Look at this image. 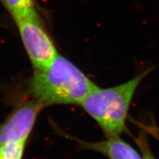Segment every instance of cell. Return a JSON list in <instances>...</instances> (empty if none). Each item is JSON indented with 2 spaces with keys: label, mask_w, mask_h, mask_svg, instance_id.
Wrapping results in <instances>:
<instances>
[{
  "label": "cell",
  "mask_w": 159,
  "mask_h": 159,
  "mask_svg": "<svg viewBox=\"0 0 159 159\" xmlns=\"http://www.w3.org/2000/svg\"><path fill=\"white\" fill-rule=\"evenodd\" d=\"M153 67L140 73L128 82L97 88L85 97L80 106L96 122L106 138L118 137L125 132L129 108L137 88Z\"/></svg>",
  "instance_id": "7a4b0ae2"
},
{
  "label": "cell",
  "mask_w": 159,
  "mask_h": 159,
  "mask_svg": "<svg viewBox=\"0 0 159 159\" xmlns=\"http://www.w3.org/2000/svg\"><path fill=\"white\" fill-rule=\"evenodd\" d=\"M13 19L38 16L33 0H5Z\"/></svg>",
  "instance_id": "8992f818"
},
{
  "label": "cell",
  "mask_w": 159,
  "mask_h": 159,
  "mask_svg": "<svg viewBox=\"0 0 159 159\" xmlns=\"http://www.w3.org/2000/svg\"><path fill=\"white\" fill-rule=\"evenodd\" d=\"M136 142L142 151V159H156L151 152L148 140L144 135H140L138 138L136 139Z\"/></svg>",
  "instance_id": "ba28073f"
},
{
  "label": "cell",
  "mask_w": 159,
  "mask_h": 159,
  "mask_svg": "<svg viewBox=\"0 0 159 159\" xmlns=\"http://www.w3.org/2000/svg\"><path fill=\"white\" fill-rule=\"evenodd\" d=\"M26 52L35 71L49 66L59 53L39 16L14 19Z\"/></svg>",
  "instance_id": "3957f363"
},
{
  "label": "cell",
  "mask_w": 159,
  "mask_h": 159,
  "mask_svg": "<svg viewBox=\"0 0 159 159\" xmlns=\"http://www.w3.org/2000/svg\"><path fill=\"white\" fill-rule=\"evenodd\" d=\"M43 108L31 99L16 105L0 123V144L7 142H27Z\"/></svg>",
  "instance_id": "277c9868"
},
{
  "label": "cell",
  "mask_w": 159,
  "mask_h": 159,
  "mask_svg": "<svg viewBox=\"0 0 159 159\" xmlns=\"http://www.w3.org/2000/svg\"><path fill=\"white\" fill-rule=\"evenodd\" d=\"M77 141L83 150L95 151L108 159H142V156L119 136L94 142Z\"/></svg>",
  "instance_id": "5b68a950"
},
{
  "label": "cell",
  "mask_w": 159,
  "mask_h": 159,
  "mask_svg": "<svg viewBox=\"0 0 159 159\" xmlns=\"http://www.w3.org/2000/svg\"><path fill=\"white\" fill-rule=\"evenodd\" d=\"M99 88L75 63L58 55L47 68L34 71L27 85L33 100L43 107L81 105L85 97Z\"/></svg>",
  "instance_id": "6da1fadb"
},
{
  "label": "cell",
  "mask_w": 159,
  "mask_h": 159,
  "mask_svg": "<svg viewBox=\"0 0 159 159\" xmlns=\"http://www.w3.org/2000/svg\"><path fill=\"white\" fill-rule=\"evenodd\" d=\"M26 145V142L0 144V159H23Z\"/></svg>",
  "instance_id": "52a82bcc"
}]
</instances>
